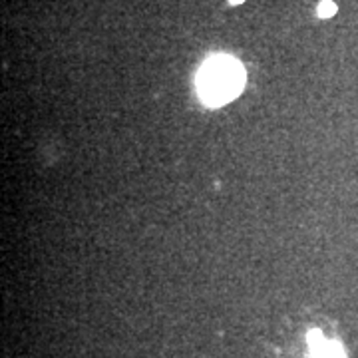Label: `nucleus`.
<instances>
[{
    "label": "nucleus",
    "mask_w": 358,
    "mask_h": 358,
    "mask_svg": "<svg viewBox=\"0 0 358 358\" xmlns=\"http://www.w3.org/2000/svg\"><path fill=\"white\" fill-rule=\"evenodd\" d=\"M247 72L237 58L227 54L211 56L197 74L199 98L209 108H221L243 92Z\"/></svg>",
    "instance_id": "obj_1"
},
{
    "label": "nucleus",
    "mask_w": 358,
    "mask_h": 358,
    "mask_svg": "<svg viewBox=\"0 0 358 358\" xmlns=\"http://www.w3.org/2000/svg\"><path fill=\"white\" fill-rule=\"evenodd\" d=\"M308 345L313 350V358H346L345 348L334 341H327L320 331L308 333Z\"/></svg>",
    "instance_id": "obj_2"
},
{
    "label": "nucleus",
    "mask_w": 358,
    "mask_h": 358,
    "mask_svg": "<svg viewBox=\"0 0 358 358\" xmlns=\"http://www.w3.org/2000/svg\"><path fill=\"white\" fill-rule=\"evenodd\" d=\"M317 14H319L320 18H331L336 14V4H334L333 0H322L319 4V8H317Z\"/></svg>",
    "instance_id": "obj_3"
},
{
    "label": "nucleus",
    "mask_w": 358,
    "mask_h": 358,
    "mask_svg": "<svg viewBox=\"0 0 358 358\" xmlns=\"http://www.w3.org/2000/svg\"><path fill=\"white\" fill-rule=\"evenodd\" d=\"M245 0H229V4H233V6H235V4H243Z\"/></svg>",
    "instance_id": "obj_4"
}]
</instances>
